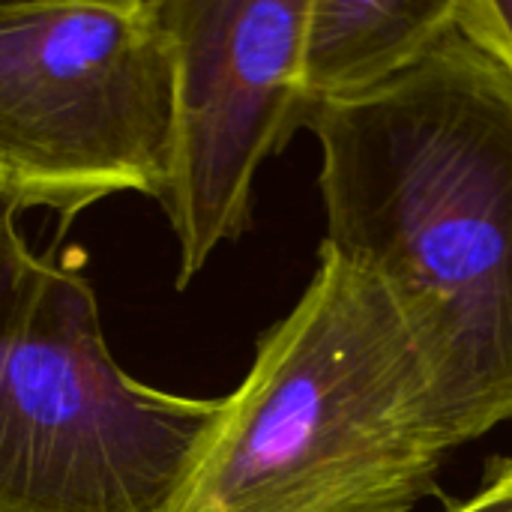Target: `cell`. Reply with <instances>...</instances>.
Segmentation results:
<instances>
[{
    "mask_svg": "<svg viewBox=\"0 0 512 512\" xmlns=\"http://www.w3.org/2000/svg\"><path fill=\"white\" fill-rule=\"evenodd\" d=\"M447 512H512V459L492 462L480 492L453 504Z\"/></svg>",
    "mask_w": 512,
    "mask_h": 512,
    "instance_id": "obj_8",
    "label": "cell"
},
{
    "mask_svg": "<svg viewBox=\"0 0 512 512\" xmlns=\"http://www.w3.org/2000/svg\"><path fill=\"white\" fill-rule=\"evenodd\" d=\"M222 402L126 375L87 276L0 204V512H171Z\"/></svg>",
    "mask_w": 512,
    "mask_h": 512,
    "instance_id": "obj_3",
    "label": "cell"
},
{
    "mask_svg": "<svg viewBox=\"0 0 512 512\" xmlns=\"http://www.w3.org/2000/svg\"><path fill=\"white\" fill-rule=\"evenodd\" d=\"M171 512H411L441 492L423 363L372 276L318 252Z\"/></svg>",
    "mask_w": 512,
    "mask_h": 512,
    "instance_id": "obj_2",
    "label": "cell"
},
{
    "mask_svg": "<svg viewBox=\"0 0 512 512\" xmlns=\"http://www.w3.org/2000/svg\"><path fill=\"white\" fill-rule=\"evenodd\" d=\"M456 24L512 72V0H459Z\"/></svg>",
    "mask_w": 512,
    "mask_h": 512,
    "instance_id": "obj_7",
    "label": "cell"
},
{
    "mask_svg": "<svg viewBox=\"0 0 512 512\" xmlns=\"http://www.w3.org/2000/svg\"><path fill=\"white\" fill-rule=\"evenodd\" d=\"M174 39L162 0L0 3V204L81 210L168 183Z\"/></svg>",
    "mask_w": 512,
    "mask_h": 512,
    "instance_id": "obj_4",
    "label": "cell"
},
{
    "mask_svg": "<svg viewBox=\"0 0 512 512\" xmlns=\"http://www.w3.org/2000/svg\"><path fill=\"white\" fill-rule=\"evenodd\" d=\"M459 0H309L303 96L309 111L366 93L456 24Z\"/></svg>",
    "mask_w": 512,
    "mask_h": 512,
    "instance_id": "obj_6",
    "label": "cell"
},
{
    "mask_svg": "<svg viewBox=\"0 0 512 512\" xmlns=\"http://www.w3.org/2000/svg\"><path fill=\"white\" fill-rule=\"evenodd\" d=\"M324 252L399 312L450 453L512 420V72L453 24L384 84L309 111Z\"/></svg>",
    "mask_w": 512,
    "mask_h": 512,
    "instance_id": "obj_1",
    "label": "cell"
},
{
    "mask_svg": "<svg viewBox=\"0 0 512 512\" xmlns=\"http://www.w3.org/2000/svg\"><path fill=\"white\" fill-rule=\"evenodd\" d=\"M174 39V132L162 207L177 288L246 234L258 168L306 129L309 0H162Z\"/></svg>",
    "mask_w": 512,
    "mask_h": 512,
    "instance_id": "obj_5",
    "label": "cell"
}]
</instances>
